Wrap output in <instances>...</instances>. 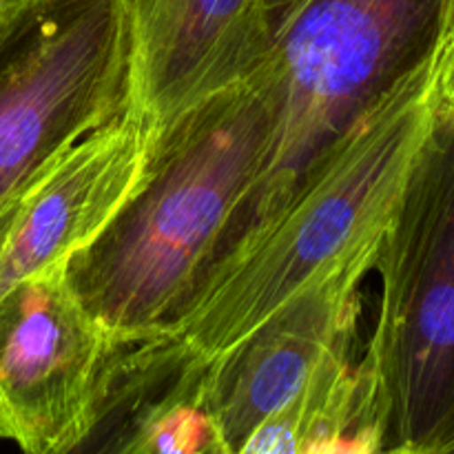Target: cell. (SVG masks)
<instances>
[{
	"label": "cell",
	"instance_id": "1",
	"mask_svg": "<svg viewBox=\"0 0 454 454\" xmlns=\"http://www.w3.org/2000/svg\"><path fill=\"white\" fill-rule=\"evenodd\" d=\"M266 62L155 136L136 193L75 253L67 278L84 309L122 344L168 335L202 286L273 136Z\"/></svg>",
	"mask_w": 454,
	"mask_h": 454
},
{
	"label": "cell",
	"instance_id": "2",
	"mask_svg": "<svg viewBox=\"0 0 454 454\" xmlns=\"http://www.w3.org/2000/svg\"><path fill=\"white\" fill-rule=\"evenodd\" d=\"M442 118L433 56L301 177L273 222L202 284L171 335L217 359L301 293L375 269L403 189Z\"/></svg>",
	"mask_w": 454,
	"mask_h": 454
},
{
	"label": "cell",
	"instance_id": "3",
	"mask_svg": "<svg viewBox=\"0 0 454 454\" xmlns=\"http://www.w3.org/2000/svg\"><path fill=\"white\" fill-rule=\"evenodd\" d=\"M450 3L309 0L275 34L264 60L275 89L273 136L204 282L278 217L301 177L372 105L433 56Z\"/></svg>",
	"mask_w": 454,
	"mask_h": 454
},
{
	"label": "cell",
	"instance_id": "4",
	"mask_svg": "<svg viewBox=\"0 0 454 454\" xmlns=\"http://www.w3.org/2000/svg\"><path fill=\"white\" fill-rule=\"evenodd\" d=\"M372 270L380 310L359 368L384 454H454V114L442 111Z\"/></svg>",
	"mask_w": 454,
	"mask_h": 454
},
{
	"label": "cell",
	"instance_id": "5",
	"mask_svg": "<svg viewBox=\"0 0 454 454\" xmlns=\"http://www.w3.org/2000/svg\"><path fill=\"white\" fill-rule=\"evenodd\" d=\"M131 98L127 0H9L0 18V213Z\"/></svg>",
	"mask_w": 454,
	"mask_h": 454
},
{
	"label": "cell",
	"instance_id": "6",
	"mask_svg": "<svg viewBox=\"0 0 454 454\" xmlns=\"http://www.w3.org/2000/svg\"><path fill=\"white\" fill-rule=\"evenodd\" d=\"M127 346L84 309L67 264L16 284L0 300V442L22 454L60 446Z\"/></svg>",
	"mask_w": 454,
	"mask_h": 454
},
{
	"label": "cell",
	"instance_id": "7",
	"mask_svg": "<svg viewBox=\"0 0 454 454\" xmlns=\"http://www.w3.org/2000/svg\"><path fill=\"white\" fill-rule=\"evenodd\" d=\"M155 136L127 111L53 155L0 213V300L16 284L87 248L131 200Z\"/></svg>",
	"mask_w": 454,
	"mask_h": 454
},
{
	"label": "cell",
	"instance_id": "8",
	"mask_svg": "<svg viewBox=\"0 0 454 454\" xmlns=\"http://www.w3.org/2000/svg\"><path fill=\"white\" fill-rule=\"evenodd\" d=\"M129 106L158 136L251 75L273 44L264 0H127Z\"/></svg>",
	"mask_w": 454,
	"mask_h": 454
},
{
	"label": "cell",
	"instance_id": "9",
	"mask_svg": "<svg viewBox=\"0 0 454 454\" xmlns=\"http://www.w3.org/2000/svg\"><path fill=\"white\" fill-rule=\"evenodd\" d=\"M362 279L341 275L301 293L211 359L202 408L231 454L291 402L326 359L353 348Z\"/></svg>",
	"mask_w": 454,
	"mask_h": 454
},
{
	"label": "cell",
	"instance_id": "10",
	"mask_svg": "<svg viewBox=\"0 0 454 454\" xmlns=\"http://www.w3.org/2000/svg\"><path fill=\"white\" fill-rule=\"evenodd\" d=\"M208 366L171 333L127 346L80 428L47 454H140L160 419L204 388Z\"/></svg>",
	"mask_w": 454,
	"mask_h": 454
},
{
	"label": "cell",
	"instance_id": "11",
	"mask_svg": "<svg viewBox=\"0 0 454 454\" xmlns=\"http://www.w3.org/2000/svg\"><path fill=\"white\" fill-rule=\"evenodd\" d=\"M301 454H384L375 412H366L346 428L313 439Z\"/></svg>",
	"mask_w": 454,
	"mask_h": 454
},
{
	"label": "cell",
	"instance_id": "12",
	"mask_svg": "<svg viewBox=\"0 0 454 454\" xmlns=\"http://www.w3.org/2000/svg\"><path fill=\"white\" fill-rule=\"evenodd\" d=\"M433 60L442 111L443 114H454V0L450 3L446 27H443L442 38H439L437 49L433 53Z\"/></svg>",
	"mask_w": 454,
	"mask_h": 454
},
{
	"label": "cell",
	"instance_id": "13",
	"mask_svg": "<svg viewBox=\"0 0 454 454\" xmlns=\"http://www.w3.org/2000/svg\"><path fill=\"white\" fill-rule=\"evenodd\" d=\"M306 3H309V0H264L266 18H269V27L273 38Z\"/></svg>",
	"mask_w": 454,
	"mask_h": 454
},
{
	"label": "cell",
	"instance_id": "14",
	"mask_svg": "<svg viewBox=\"0 0 454 454\" xmlns=\"http://www.w3.org/2000/svg\"><path fill=\"white\" fill-rule=\"evenodd\" d=\"M200 454H231V452L226 450L224 443H222V442H220V437H217V439H213V442L208 443V446L204 448V450L200 452Z\"/></svg>",
	"mask_w": 454,
	"mask_h": 454
},
{
	"label": "cell",
	"instance_id": "15",
	"mask_svg": "<svg viewBox=\"0 0 454 454\" xmlns=\"http://www.w3.org/2000/svg\"><path fill=\"white\" fill-rule=\"evenodd\" d=\"M7 4H9V0H0V18H3V13H4V9H7Z\"/></svg>",
	"mask_w": 454,
	"mask_h": 454
}]
</instances>
